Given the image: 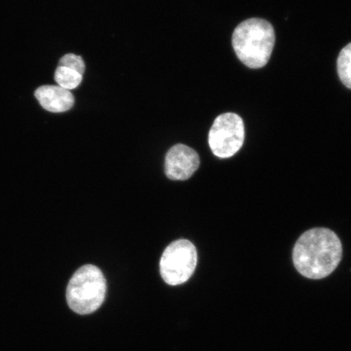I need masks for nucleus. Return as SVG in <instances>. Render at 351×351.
Returning <instances> with one entry per match:
<instances>
[{"label":"nucleus","instance_id":"1","mask_svg":"<svg viewBox=\"0 0 351 351\" xmlns=\"http://www.w3.org/2000/svg\"><path fill=\"white\" fill-rule=\"evenodd\" d=\"M342 245L335 232L315 228L304 232L293 250V261L298 273L309 279H322L339 266Z\"/></svg>","mask_w":351,"mask_h":351},{"label":"nucleus","instance_id":"2","mask_svg":"<svg viewBox=\"0 0 351 351\" xmlns=\"http://www.w3.org/2000/svg\"><path fill=\"white\" fill-rule=\"evenodd\" d=\"M232 43L237 56L245 66L263 68L269 62L274 50V26L263 19L245 20L237 26Z\"/></svg>","mask_w":351,"mask_h":351},{"label":"nucleus","instance_id":"3","mask_svg":"<svg viewBox=\"0 0 351 351\" xmlns=\"http://www.w3.org/2000/svg\"><path fill=\"white\" fill-rule=\"evenodd\" d=\"M107 282L98 267L82 266L73 274L66 291L68 304L74 313L88 315L97 311L105 300Z\"/></svg>","mask_w":351,"mask_h":351},{"label":"nucleus","instance_id":"4","mask_svg":"<svg viewBox=\"0 0 351 351\" xmlns=\"http://www.w3.org/2000/svg\"><path fill=\"white\" fill-rule=\"evenodd\" d=\"M197 250L191 241H174L162 254L160 270L162 278L169 285L187 282L196 269Z\"/></svg>","mask_w":351,"mask_h":351},{"label":"nucleus","instance_id":"5","mask_svg":"<svg viewBox=\"0 0 351 351\" xmlns=\"http://www.w3.org/2000/svg\"><path fill=\"white\" fill-rule=\"evenodd\" d=\"M245 127L235 113L221 114L215 120L208 134V143L215 156L226 159L234 156L243 147Z\"/></svg>","mask_w":351,"mask_h":351},{"label":"nucleus","instance_id":"6","mask_svg":"<svg viewBox=\"0 0 351 351\" xmlns=\"http://www.w3.org/2000/svg\"><path fill=\"white\" fill-rule=\"evenodd\" d=\"M200 165L199 156L184 144L175 145L165 157V174L173 181H185L194 174Z\"/></svg>","mask_w":351,"mask_h":351},{"label":"nucleus","instance_id":"7","mask_svg":"<svg viewBox=\"0 0 351 351\" xmlns=\"http://www.w3.org/2000/svg\"><path fill=\"white\" fill-rule=\"evenodd\" d=\"M35 98L46 111L60 113L69 111L74 104L71 91L60 86L45 85L34 92Z\"/></svg>","mask_w":351,"mask_h":351},{"label":"nucleus","instance_id":"8","mask_svg":"<svg viewBox=\"0 0 351 351\" xmlns=\"http://www.w3.org/2000/svg\"><path fill=\"white\" fill-rule=\"evenodd\" d=\"M54 77L58 86L66 90H72L81 84L83 75L71 69L58 66L56 69Z\"/></svg>","mask_w":351,"mask_h":351},{"label":"nucleus","instance_id":"9","mask_svg":"<svg viewBox=\"0 0 351 351\" xmlns=\"http://www.w3.org/2000/svg\"><path fill=\"white\" fill-rule=\"evenodd\" d=\"M337 73L341 82L351 89V43L340 52L337 58Z\"/></svg>","mask_w":351,"mask_h":351},{"label":"nucleus","instance_id":"10","mask_svg":"<svg viewBox=\"0 0 351 351\" xmlns=\"http://www.w3.org/2000/svg\"><path fill=\"white\" fill-rule=\"evenodd\" d=\"M59 66L71 69L82 75L84 74L86 70V65L84 60L81 56L74 55L72 53L66 54L60 60Z\"/></svg>","mask_w":351,"mask_h":351}]
</instances>
